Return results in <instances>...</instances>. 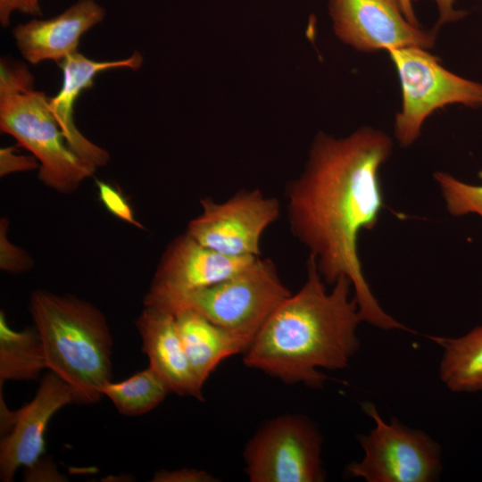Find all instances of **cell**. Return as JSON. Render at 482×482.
I'll list each match as a JSON object with an SVG mask.
<instances>
[{
  "label": "cell",
  "mask_w": 482,
  "mask_h": 482,
  "mask_svg": "<svg viewBox=\"0 0 482 482\" xmlns=\"http://www.w3.org/2000/svg\"><path fill=\"white\" fill-rule=\"evenodd\" d=\"M42 0H0V23L7 27L13 12H19L29 15L42 14Z\"/></svg>",
  "instance_id": "cell-24"
},
{
  "label": "cell",
  "mask_w": 482,
  "mask_h": 482,
  "mask_svg": "<svg viewBox=\"0 0 482 482\" xmlns=\"http://www.w3.org/2000/svg\"><path fill=\"white\" fill-rule=\"evenodd\" d=\"M399 78L402 107L395 120V136L403 146L420 136L425 120L435 111L451 104L482 108V83L442 66L440 60L419 46L386 51Z\"/></svg>",
  "instance_id": "cell-6"
},
{
  "label": "cell",
  "mask_w": 482,
  "mask_h": 482,
  "mask_svg": "<svg viewBox=\"0 0 482 482\" xmlns=\"http://www.w3.org/2000/svg\"><path fill=\"white\" fill-rule=\"evenodd\" d=\"M445 349L440 378L453 392L482 390V326L457 338L433 337Z\"/></svg>",
  "instance_id": "cell-17"
},
{
  "label": "cell",
  "mask_w": 482,
  "mask_h": 482,
  "mask_svg": "<svg viewBox=\"0 0 482 482\" xmlns=\"http://www.w3.org/2000/svg\"><path fill=\"white\" fill-rule=\"evenodd\" d=\"M403 12L407 18V20L413 25L420 26L417 16L414 12L413 8V2L411 0H400Z\"/></svg>",
  "instance_id": "cell-27"
},
{
  "label": "cell",
  "mask_w": 482,
  "mask_h": 482,
  "mask_svg": "<svg viewBox=\"0 0 482 482\" xmlns=\"http://www.w3.org/2000/svg\"><path fill=\"white\" fill-rule=\"evenodd\" d=\"M29 310L46 369L73 388L79 403L97 402L112 377V337L104 315L87 301L44 290L32 293Z\"/></svg>",
  "instance_id": "cell-3"
},
{
  "label": "cell",
  "mask_w": 482,
  "mask_h": 482,
  "mask_svg": "<svg viewBox=\"0 0 482 482\" xmlns=\"http://www.w3.org/2000/svg\"><path fill=\"white\" fill-rule=\"evenodd\" d=\"M257 257H230L212 250L186 232L169 244L161 257L145 306L210 287L235 275Z\"/></svg>",
  "instance_id": "cell-12"
},
{
  "label": "cell",
  "mask_w": 482,
  "mask_h": 482,
  "mask_svg": "<svg viewBox=\"0 0 482 482\" xmlns=\"http://www.w3.org/2000/svg\"><path fill=\"white\" fill-rule=\"evenodd\" d=\"M79 403L73 388L50 371L40 381L35 397L17 411L1 400L0 479L12 481L20 467L33 470L45 452V433L50 419L62 407Z\"/></svg>",
  "instance_id": "cell-11"
},
{
  "label": "cell",
  "mask_w": 482,
  "mask_h": 482,
  "mask_svg": "<svg viewBox=\"0 0 482 482\" xmlns=\"http://www.w3.org/2000/svg\"><path fill=\"white\" fill-rule=\"evenodd\" d=\"M0 129L33 154L39 180L54 191L72 193L97 170L70 147L49 97L34 88L26 65L5 58L0 62Z\"/></svg>",
  "instance_id": "cell-4"
},
{
  "label": "cell",
  "mask_w": 482,
  "mask_h": 482,
  "mask_svg": "<svg viewBox=\"0 0 482 482\" xmlns=\"http://www.w3.org/2000/svg\"><path fill=\"white\" fill-rule=\"evenodd\" d=\"M96 185L100 200L112 214L136 228L144 229L135 218L132 208L120 191L103 180L96 179Z\"/></svg>",
  "instance_id": "cell-22"
},
{
  "label": "cell",
  "mask_w": 482,
  "mask_h": 482,
  "mask_svg": "<svg viewBox=\"0 0 482 482\" xmlns=\"http://www.w3.org/2000/svg\"><path fill=\"white\" fill-rule=\"evenodd\" d=\"M322 439L305 417L278 416L266 423L244 452L251 482H321Z\"/></svg>",
  "instance_id": "cell-8"
},
{
  "label": "cell",
  "mask_w": 482,
  "mask_h": 482,
  "mask_svg": "<svg viewBox=\"0 0 482 482\" xmlns=\"http://www.w3.org/2000/svg\"><path fill=\"white\" fill-rule=\"evenodd\" d=\"M142 63L143 56L137 51L127 58L115 61H96L76 51L60 62L62 83L58 93L49 97L50 109L70 147L97 168L108 163L110 154L87 138L77 128L74 121L75 103L85 89L92 87L94 78L98 73L122 68L138 70Z\"/></svg>",
  "instance_id": "cell-13"
},
{
  "label": "cell",
  "mask_w": 482,
  "mask_h": 482,
  "mask_svg": "<svg viewBox=\"0 0 482 482\" xmlns=\"http://www.w3.org/2000/svg\"><path fill=\"white\" fill-rule=\"evenodd\" d=\"M391 138L370 127L335 138L315 137L302 175L288 185L289 229L316 260L325 283L350 279L363 321L381 329L409 330L383 311L362 273L358 235L370 230L384 206L379 169Z\"/></svg>",
  "instance_id": "cell-1"
},
{
  "label": "cell",
  "mask_w": 482,
  "mask_h": 482,
  "mask_svg": "<svg viewBox=\"0 0 482 482\" xmlns=\"http://www.w3.org/2000/svg\"><path fill=\"white\" fill-rule=\"evenodd\" d=\"M434 178L441 187L450 214L476 213L482 217V185H470L442 171L436 172Z\"/></svg>",
  "instance_id": "cell-20"
},
{
  "label": "cell",
  "mask_w": 482,
  "mask_h": 482,
  "mask_svg": "<svg viewBox=\"0 0 482 482\" xmlns=\"http://www.w3.org/2000/svg\"><path fill=\"white\" fill-rule=\"evenodd\" d=\"M173 315L186 354L204 385L222 361L245 353L253 342L252 338L219 326L193 310H179Z\"/></svg>",
  "instance_id": "cell-16"
},
{
  "label": "cell",
  "mask_w": 482,
  "mask_h": 482,
  "mask_svg": "<svg viewBox=\"0 0 482 482\" xmlns=\"http://www.w3.org/2000/svg\"><path fill=\"white\" fill-rule=\"evenodd\" d=\"M291 295L275 263L269 258L257 257L229 278L150 307L172 314L179 310H193L253 340L270 315Z\"/></svg>",
  "instance_id": "cell-5"
},
{
  "label": "cell",
  "mask_w": 482,
  "mask_h": 482,
  "mask_svg": "<svg viewBox=\"0 0 482 482\" xmlns=\"http://www.w3.org/2000/svg\"><path fill=\"white\" fill-rule=\"evenodd\" d=\"M200 204L201 213L188 222L185 232L230 257H260L262 236L280 213L278 200L259 189L239 190L221 203L204 197Z\"/></svg>",
  "instance_id": "cell-9"
},
{
  "label": "cell",
  "mask_w": 482,
  "mask_h": 482,
  "mask_svg": "<svg viewBox=\"0 0 482 482\" xmlns=\"http://www.w3.org/2000/svg\"><path fill=\"white\" fill-rule=\"evenodd\" d=\"M306 269L303 287L270 315L243 361L287 384L320 387L328 378L320 369H344L358 351L363 320L348 278H338L328 292L312 254Z\"/></svg>",
  "instance_id": "cell-2"
},
{
  "label": "cell",
  "mask_w": 482,
  "mask_h": 482,
  "mask_svg": "<svg viewBox=\"0 0 482 482\" xmlns=\"http://www.w3.org/2000/svg\"><path fill=\"white\" fill-rule=\"evenodd\" d=\"M214 478L204 470L181 469L176 470H161L154 474V482H211Z\"/></svg>",
  "instance_id": "cell-25"
},
{
  "label": "cell",
  "mask_w": 482,
  "mask_h": 482,
  "mask_svg": "<svg viewBox=\"0 0 482 482\" xmlns=\"http://www.w3.org/2000/svg\"><path fill=\"white\" fill-rule=\"evenodd\" d=\"M362 408L375 427L359 436L364 456L347 466L348 475L368 482H430L437 478L441 451L436 442L396 420L384 421L370 403H364Z\"/></svg>",
  "instance_id": "cell-7"
},
{
  "label": "cell",
  "mask_w": 482,
  "mask_h": 482,
  "mask_svg": "<svg viewBox=\"0 0 482 482\" xmlns=\"http://www.w3.org/2000/svg\"><path fill=\"white\" fill-rule=\"evenodd\" d=\"M100 393L106 395L121 414L138 416L156 408L170 392L161 377L148 367L123 381H108Z\"/></svg>",
  "instance_id": "cell-19"
},
{
  "label": "cell",
  "mask_w": 482,
  "mask_h": 482,
  "mask_svg": "<svg viewBox=\"0 0 482 482\" xmlns=\"http://www.w3.org/2000/svg\"><path fill=\"white\" fill-rule=\"evenodd\" d=\"M39 167L34 156L16 154L13 147L0 150V175L5 176L17 171H27Z\"/></svg>",
  "instance_id": "cell-23"
},
{
  "label": "cell",
  "mask_w": 482,
  "mask_h": 482,
  "mask_svg": "<svg viewBox=\"0 0 482 482\" xmlns=\"http://www.w3.org/2000/svg\"><path fill=\"white\" fill-rule=\"evenodd\" d=\"M143 352L170 393L203 400L204 384L196 377L179 337L174 315L145 306L136 320Z\"/></svg>",
  "instance_id": "cell-15"
},
{
  "label": "cell",
  "mask_w": 482,
  "mask_h": 482,
  "mask_svg": "<svg viewBox=\"0 0 482 482\" xmlns=\"http://www.w3.org/2000/svg\"><path fill=\"white\" fill-rule=\"evenodd\" d=\"M104 17V8L96 0H78L54 17L18 24L12 29V36L17 48L29 62H61L78 51L80 37Z\"/></svg>",
  "instance_id": "cell-14"
},
{
  "label": "cell",
  "mask_w": 482,
  "mask_h": 482,
  "mask_svg": "<svg viewBox=\"0 0 482 482\" xmlns=\"http://www.w3.org/2000/svg\"><path fill=\"white\" fill-rule=\"evenodd\" d=\"M416 2L419 0H411ZM436 3L438 10V20L435 29L437 30L442 25L457 21L465 17L464 11L454 8V0H431Z\"/></svg>",
  "instance_id": "cell-26"
},
{
  "label": "cell",
  "mask_w": 482,
  "mask_h": 482,
  "mask_svg": "<svg viewBox=\"0 0 482 482\" xmlns=\"http://www.w3.org/2000/svg\"><path fill=\"white\" fill-rule=\"evenodd\" d=\"M46 369L42 342L35 326L15 331L0 314V384L6 380H29Z\"/></svg>",
  "instance_id": "cell-18"
},
{
  "label": "cell",
  "mask_w": 482,
  "mask_h": 482,
  "mask_svg": "<svg viewBox=\"0 0 482 482\" xmlns=\"http://www.w3.org/2000/svg\"><path fill=\"white\" fill-rule=\"evenodd\" d=\"M336 35L366 53L434 46L436 29L425 30L406 18L400 0H328Z\"/></svg>",
  "instance_id": "cell-10"
},
{
  "label": "cell",
  "mask_w": 482,
  "mask_h": 482,
  "mask_svg": "<svg viewBox=\"0 0 482 482\" xmlns=\"http://www.w3.org/2000/svg\"><path fill=\"white\" fill-rule=\"evenodd\" d=\"M9 221L0 220V268L8 273H21L30 270L33 265L31 256L22 248L13 245L7 237Z\"/></svg>",
  "instance_id": "cell-21"
}]
</instances>
